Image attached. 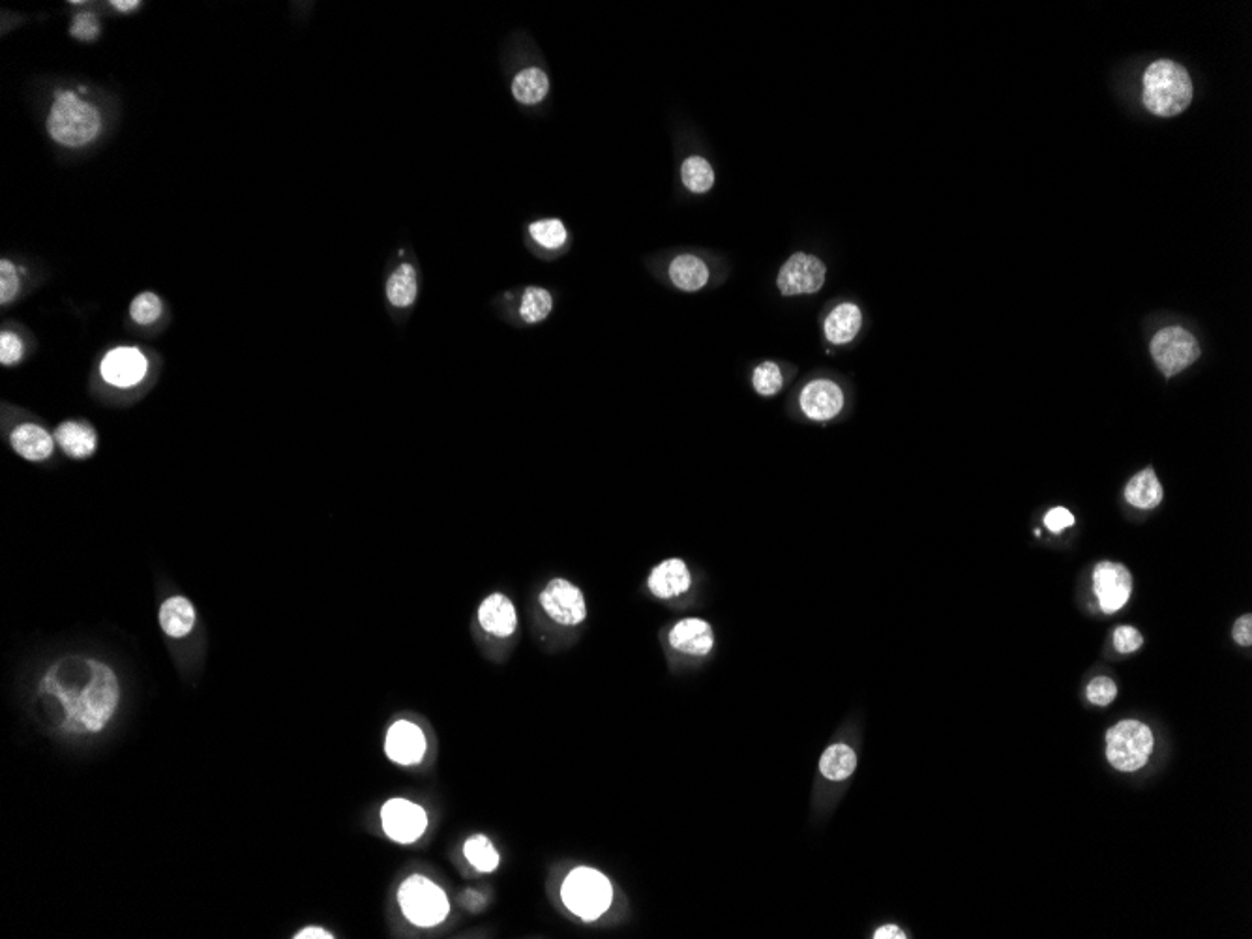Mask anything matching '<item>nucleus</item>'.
I'll list each match as a JSON object with an SVG mask.
<instances>
[{
  "instance_id": "f257e3e1",
  "label": "nucleus",
  "mask_w": 1252,
  "mask_h": 939,
  "mask_svg": "<svg viewBox=\"0 0 1252 939\" xmlns=\"http://www.w3.org/2000/svg\"><path fill=\"white\" fill-rule=\"evenodd\" d=\"M40 692L57 700L64 711L62 730L98 733L113 718L120 701L115 671L87 656H64L42 679Z\"/></svg>"
},
{
  "instance_id": "f03ea898",
  "label": "nucleus",
  "mask_w": 1252,
  "mask_h": 939,
  "mask_svg": "<svg viewBox=\"0 0 1252 939\" xmlns=\"http://www.w3.org/2000/svg\"><path fill=\"white\" fill-rule=\"evenodd\" d=\"M1193 79L1185 66L1174 60L1151 62L1142 77V102L1155 117H1176L1193 102Z\"/></svg>"
},
{
  "instance_id": "7ed1b4c3",
  "label": "nucleus",
  "mask_w": 1252,
  "mask_h": 939,
  "mask_svg": "<svg viewBox=\"0 0 1252 939\" xmlns=\"http://www.w3.org/2000/svg\"><path fill=\"white\" fill-rule=\"evenodd\" d=\"M102 117L94 105L70 90H59L47 119V130L62 147L79 149L100 134Z\"/></svg>"
},
{
  "instance_id": "20e7f679",
  "label": "nucleus",
  "mask_w": 1252,
  "mask_h": 939,
  "mask_svg": "<svg viewBox=\"0 0 1252 939\" xmlns=\"http://www.w3.org/2000/svg\"><path fill=\"white\" fill-rule=\"evenodd\" d=\"M561 896L574 915L583 921H595L612 904V883L595 868L580 866L568 874Z\"/></svg>"
},
{
  "instance_id": "39448f33",
  "label": "nucleus",
  "mask_w": 1252,
  "mask_h": 939,
  "mask_svg": "<svg viewBox=\"0 0 1252 939\" xmlns=\"http://www.w3.org/2000/svg\"><path fill=\"white\" fill-rule=\"evenodd\" d=\"M398 902L407 921L422 928L441 925L450 913L448 896L435 881L413 874L398 889Z\"/></svg>"
},
{
  "instance_id": "423d86ee",
  "label": "nucleus",
  "mask_w": 1252,
  "mask_h": 939,
  "mask_svg": "<svg viewBox=\"0 0 1252 939\" xmlns=\"http://www.w3.org/2000/svg\"><path fill=\"white\" fill-rule=\"evenodd\" d=\"M1153 752V733L1146 724L1123 720L1106 733V758L1123 773H1134L1148 763Z\"/></svg>"
},
{
  "instance_id": "0eeeda50",
  "label": "nucleus",
  "mask_w": 1252,
  "mask_h": 939,
  "mask_svg": "<svg viewBox=\"0 0 1252 939\" xmlns=\"http://www.w3.org/2000/svg\"><path fill=\"white\" fill-rule=\"evenodd\" d=\"M1149 351L1166 379L1185 372L1202 355L1193 332L1178 325L1159 330L1149 343Z\"/></svg>"
},
{
  "instance_id": "6e6552de",
  "label": "nucleus",
  "mask_w": 1252,
  "mask_h": 939,
  "mask_svg": "<svg viewBox=\"0 0 1252 939\" xmlns=\"http://www.w3.org/2000/svg\"><path fill=\"white\" fill-rule=\"evenodd\" d=\"M538 602L542 612L555 625L574 628L587 619L585 595L578 585L568 582L567 578H553L546 583V587L540 591Z\"/></svg>"
},
{
  "instance_id": "1a4fd4ad",
  "label": "nucleus",
  "mask_w": 1252,
  "mask_h": 939,
  "mask_svg": "<svg viewBox=\"0 0 1252 939\" xmlns=\"http://www.w3.org/2000/svg\"><path fill=\"white\" fill-rule=\"evenodd\" d=\"M827 267L816 255L797 252L788 257L778 272L776 285L782 297L816 295L825 285Z\"/></svg>"
},
{
  "instance_id": "9d476101",
  "label": "nucleus",
  "mask_w": 1252,
  "mask_h": 939,
  "mask_svg": "<svg viewBox=\"0 0 1252 939\" xmlns=\"http://www.w3.org/2000/svg\"><path fill=\"white\" fill-rule=\"evenodd\" d=\"M383 829L398 844H413L428 827L426 810L407 799H390L381 808Z\"/></svg>"
},
{
  "instance_id": "9b49d317",
  "label": "nucleus",
  "mask_w": 1252,
  "mask_h": 939,
  "mask_svg": "<svg viewBox=\"0 0 1252 939\" xmlns=\"http://www.w3.org/2000/svg\"><path fill=\"white\" fill-rule=\"evenodd\" d=\"M1093 589L1104 613H1116L1129 602L1133 591L1131 572L1119 563L1103 561L1093 572Z\"/></svg>"
},
{
  "instance_id": "f8f14e48",
  "label": "nucleus",
  "mask_w": 1252,
  "mask_h": 939,
  "mask_svg": "<svg viewBox=\"0 0 1252 939\" xmlns=\"http://www.w3.org/2000/svg\"><path fill=\"white\" fill-rule=\"evenodd\" d=\"M100 373L111 387H137L149 373V360L137 347H115L102 360Z\"/></svg>"
},
{
  "instance_id": "ddd939ff",
  "label": "nucleus",
  "mask_w": 1252,
  "mask_h": 939,
  "mask_svg": "<svg viewBox=\"0 0 1252 939\" xmlns=\"http://www.w3.org/2000/svg\"><path fill=\"white\" fill-rule=\"evenodd\" d=\"M844 390L831 379H814L799 394V407L812 422H829L844 409Z\"/></svg>"
},
{
  "instance_id": "4468645a",
  "label": "nucleus",
  "mask_w": 1252,
  "mask_h": 939,
  "mask_svg": "<svg viewBox=\"0 0 1252 939\" xmlns=\"http://www.w3.org/2000/svg\"><path fill=\"white\" fill-rule=\"evenodd\" d=\"M477 621L482 632L497 640H507L518 630L516 606L505 593H492L478 606Z\"/></svg>"
},
{
  "instance_id": "2eb2a0df",
  "label": "nucleus",
  "mask_w": 1252,
  "mask_h": 939,
  "mask_svg": "<svg viewBox=\"0 0 1252 939\" xmlns=\"http://www.w3.org/2000/svg\"><path fill=\"white\" fill-rule=\"evenodd\" d=\"M671 649L686 656H707L715 647V632L700 617H686L671 626L668 634Z\"/></svg>"
},
{
  "instance_id": "dca6fc26",
  "label": "nucleus",
  "mask_w": 1252,
  "mask_h": 939,
  "mask_svg": "<svg viewBox=\"0 0 1252 939\" xmlns=\"http://www.w3.org/2000/svg\"><path fill=\"white\" fill-rule=\"evenodd\" d=\"M385 752L398 765H417L426 754V737L417 724L400 720L388 730Z\"/></svg>"
},
{
  "instance_id": "f3484780",
  "label": "nucleus",
  "mask_w": 1252,
  "mask_h": 939,
  "mask_svg": "<svg viewBox=\"0 0 1252 939\" xmlns=\"http://www.w3.org/2000/svg\"><path fill=\"white\" fill-rule=\"evenodd\" d=\"M690 585H692V574L686 567L685 561L677 557L664 559L660 565H656L651 570L647 578L649 591L653 593V597L660 598V600L683 597L690 591Z\"/></svg>"
},
{
  "instance_id": "a211bd4d",
  "label": "nucleus",
  "mask_w": 1252,
  "mask_h": 939,
  "mask_svg": "<svg viewBox=\"0 0 1252 939\" xmlns=\"http://www.w3.org/2000/svg\"><path fill=\"white\" fill-rule=\"evenodd\" d=\"M10 445L23 460L44 462L47 458H51L55 450V437L42 426L27 422V424H19L14 432L10 433Z\"/></svg>"
},
{
  "instance_id": "6ab92c4d",
  "label": "nucleus",
  "mask_w": 1252,
  "mask_h": 939,
  "mask_svg": "<svg viewBox=\"0 0 1252 939\" xmlns=\"http://www.w3.org/2000/svg\"><path fill=\"white\" fill-rule=\"evenodd\" d=\"M55 441L62 452L75 460H87L98 448V435L89 422L66 420L55 430Z\"/></svg>"
},
{
  "instance_id": "aec40b11",
  "label": "nucleus",
  "mask_w": 1252,
  "mask_h": 939,
  "mask_svg": "<svg viewBox=\"0 0 1252 939\" xmlns=\"http://www.w3.org/2000/svg\"><path fill=\"white\" fill-rule=\"evenodd\" d=\"M863 328V312L853 302L835 306L823 321L825 338L835 345H848Z\"/></svg>"
},
{
  "instance_id": "412c9836",
  "label": "nucleus",
  "mask_w": 1252,
  "mask_h": 939,
  "mask_svg": "<svg viewBox=\"0 0 1252 939\" xmlns=\"http://www.w3.org/2000/svg\"><path fill=\"white\" fill-rule=\"evenodd\" d=\"M158 621L169 638H186L195 628L194 604L184 597H171L160 606Z\"/></svg>"
},
{
  "instance_id": "4be33fe9",
  "label": "nucleus",
  "mask_w": 1252,
  "mask_h": 939,
  "mask_svg": "<svg viewBox=\"0 0 1252 939\" xmlns=\"http://www.w3.org/2000/svg\"><path fill=\"white\" fill-rule=\"evenodd\" d=\"M711 272L707 263L698 255H677L670 265L671 284L686 293L701 291L709 284Z\"/></svg>"
},
{
  "instance_id": "5701e85b",
  "label": "nucleus",
  "mask_w": 1252,
  "mask_h": 939,
  "mask_svg": "<svg viewBox=\"0 0 1252 939\" xmlns=\"http://www.w3.org/2000/svg\"><path fill=\"white\" fill-rule=\"evenodd\" d=\"M1164 492L1159 478L1155 475V471L1148 467L1144 471H1140L1138 475H1134L1127 488H1125V499L1136 508L1142 510H1151V508L1159 507L1163 501Z\"/></svg>"
},
{
  "instance_id": "b1692460",
  "label": "nucleus",
  "mask_w": 1252,
  "mask_h": 939,
  "mask_svg": "<svg viewBox=\"0 0 1252 939\" xmlns=\"http://www.w3.org/2000/svg\"><path fill=\"white\" fill-rule=\"evenodd\" d=\"M857 769V756L850 746L844 743L831 745L820 760V773L831 782H842L850 778Z\"/></svg>"
},
{
  "instance_id": "393cba45",
  "label": "nucleus",
  "mask_w": 1252,
  "mask_h": 939,
  "mask_svg": "<svg viewBox=\"0 0 1252 939\" xmlns=\"http://www.w3.org/2000/svg\"><path fill=\"white\" fill-rule=\"evenodd\" d=\"M418 297L417 270L403 263L392 272L387 282V299L396 308H409Z\"/></svg>"
},
{
  "instance_id": "a878e982",
  "label": "nucleus",
  "mask_w": 1252,
  "mask_h": 939,
  "mask_svg": "<svg viewBox=\"0 0 1252 939\" xmlns=\"http://www.w3.org/2000/svg\"><path fill=\"white\" fill-rule=\"evenodd\" d=\"M550 90V79L540 68H527L516 75L512 94L523 105L540 104Z\"/></svg>"
},
{
  "instance_id": "bb28decb",
  "label": "nucleus",
  "mask_w": 1252,
  "mask_h": 939,
  "mask_svg": "<svg viewBox=\"0 0 1252 939\" xmlns=\"http://www.w3.org/2000/svg\"><path fill=\"white\" fill-rule=\"evenodd\" d=\"M463 855L467 863L482 874H492L501 863V855L492 840L486 835L469 836L463 844Z\"/></svg>"
},
{
  "instance_id": "cd10ccee",
  "label": "nucleus",
  "mask_w": 1252,
  "mask_h": 939,
  "mask_svg": "<svg viewBox=\"0 0 1252 939\" xmlns=\"http://www.w3.org/2000/svg\"><path fill=\"white\" fill-rule=\"evenodd\" d=\"M553 310L552 293L544 287H527L520 304V317L527 325L542 323Z\"/></svg>"
},
{
  "instance_id": "c85d7f7f",
  "label": "nucleus",
  "mask_w": 1252,
  "mask_h": 939,
  "mask_svg": "<svg viewBox=\"0 0 1252 939\" xmlns=\"http://www.w3.org/2000/svg\"><path fill=\"white\" fill-rule=\"evenodd\" d=\"M681 177H683L686 190H690L692 194H705L715 184V171L711 164L701 156L686 158Z\"/></svg>"
},
{
  "instance_id": "c756f323",
  "label": "nucleus",
  "mask_w": 1252,
  "mask_h": 939,
  "mask_svg": "<svg viewBox=\"0 0 1252 939\" xmlns=\"http://www.w3.org/2000/svg\"><path fill=\"white\" fill-rule=\"evenodd\" d=\"M752 387L763 398L776 396L784 387V373L780 370V366L771 360L758 364L752 372Z\"/></svg>"
},
{
  "instance_id": "7c9ffc66",
  "label": "nucleus",
  "mask_w": 1252,
  "mask_h": 939,
  "mask_svg": "<svg viewBox=\"0 0 1252 939\" xmlns=\"http://www.w3.org/2000/svg\"><path fill=\"white\" fill-rule=\"evenodd\" d=\"M529 233L542 248H548V250H557L565 246L568 239L567 227L561 220H544V222L531 224Z\"/></svg>"
},
{
  "instance_id": "2f4dec72",
  "label": "nucleus",
  "mask_w": 1252,
  "mask_h": 939,
  "mask_svg": "<svg viewBox=\"0 0 1252 939\" xmlns=\"http://www.w3.org/2000/svg\"><path fill=\"white\" fill-rule=\"evenodd\" d=\"M164 312V304L158 295L145 291L141 295H137L132 304H130V315L137 325H152L160 319V315Z\"/></svg>"
},
{
  "instance_id": "473e14b6",
  "label": "nucleus",
  "mask_w": 1252,
  "mask_h": 939,
  "mask_svg": "<svg viewBox=\"0 0 1252 939\" xmlns=\"http://www.w3.org/2000/svg\"><path fill=\"white\" fill-rule=\"evenodd\" d=\"M100 32H102V25H100L98 17L90 14V12L75 15L72 27H70V34L74 36L75 40H81V42L96 40L100 36Z\"/></svg>"
},
{
  "instance_id": "72a5a7b5",
  "label": "nucleus",
  "mask_w": 1252,
  "mask_h": 939,
  "mask_svg": "<svg viewBox=\"0 0 1252 939\" xmlns=\"http://www.w3.org/2000/svg\"><path fill=\"white\" fill-rule=\"evenodd\" d=\"M19 291V276L15 270L12 261L2 259L0 261V304H8L15 299Z\"/></svg>"
},
{
  "instance_id": "f704fd0d",
  "label": "nucleus",
  "mask_w": 1252,
  "mask_h": 939,
  "mask_svg": "<svg viewBox=\"0 0 1252 939\" xmlns=\"http://www.w3.org/2000/svg\"><path fill=\"white\" fill-rule=\"evenodd\" d=\"M1116 696H1118V686L1108 677H1097L1088 685V700L1093 705L1104 707L1116 700Z\"/></svg>"
},
{
  "instance_id": "c9c22d12",
  "label": "nucleus",
  "mask_w": 1252,
  "mask_h": 939,
  "mask_svg": "<svg viewBox=\"0 0 1252 939\" xmlns=\"http://www.w3.org/2000/svg\"><path fill=\"white\" fill-rule=\"evenodd\" d=\"M25 355V345L14 332L0 334V362L2 366H14Z\"/></svg>"
},
{
  "instance_id": "e433bc0d",
  "label": "nucleus",
  "mask_w": 1252,
  "mask_h": 939,
  "mask_svg": "<svg viewBox=\"0 0 1252 939\" xmlns=\"http://www.w3.org/2000/svg\"><path fill=\"white\" fill-rule=\"evenodd\" d=\"M1144 643L1142 634L1134 628V626H1119L1114 632V645L1119 653H1133L1138 651Z\"/></svg>"
},
{
  "instance_id": "4c0bfd02",
  "label": "nucleus",
  "mask_w": 1252,
  "mask_h": 939,
  "mask_svg": "<svg viewBox=\"0 0 1252 939\" xmlns=\"http://www.w3.org/2000/svg\"><path fill=\"white\" fill-rule=\"evenodd\" d=\"M1044 525H1046L1052 533H1056V535H1058L1061 531H1065V529L1073 527V512H1071V510H1067L1065 507L1052 508V510H1048V512H1046V516H1044Z\"/></svg>"
},
{
  "instance_id": "58836bf2",
  "label": "nucleus",
  "mask_w": 1252,
  "mask_h": 939,
  "mask_svg": "<svg viewBox=\"0 0 1252 939\" xmlns=\"http://www.w3.org/2000/svg\"><path fill=\"white\" fill-rule=\"evenodd\" d=\"M1234 640L1243 647H1249L1252 643V617L1247 613L1243 617H1239L1234 625Z\"/></svg>"
},
{
  "instance_id": "ea45409f",
  "label": "nucleus",
  "mask_w": 1252,
  "mask_h": 939,
  "mask_svg": "<svg viewBox=\"0 0 1252 939\" xmlns=\"http://www.w3.org/2000/svg\"><path fill=\"white\" fill-rule=\"evenodd\" d=\"M332 939L334 936L325 930V928H317V926H308L304 930H300L295 934V939Z\"/></svg>"
},
{
  "instance_id": "a19ab883",
  "label": "nucleus",
  "mask_w": 1252,
  "mask_h": 939,
  "mask_svg": "<svg viewBox=\"0 0 1252 939\" xmlns=\"http://www.w3.org/2000/svg\"><path fill=\"white\" fill-rule=\"evenodd\" d=\"M874 938L876 939H904L906 938V934H904V932H902V930H900V928H898V926L896 925H885V926H881V928H878V930H876V934H874Z\"/></svg>"
},
{
  "instance_id": "79ce46f5",
  "label": "nucleus",
  "mask_w": 1252,
  "mask_h": 939,
  "mask_svg": "<svg viewBox=\"0 0 1252 939\" xmlns=\"http://www.w3.org/2000/svg\"><path fill=\"white\" fill-rule=\"evenodd\" d=\"M111 6H113L117 12L130 14V12H134V10H137V8L141 6V2H137V0H115V2H111Z\"/></svg>"
}]
</instances>
